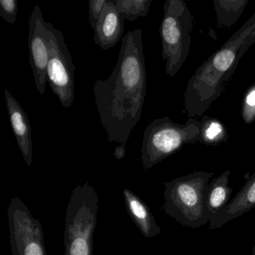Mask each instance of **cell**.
I'll use <instances>...</instances> for the list:
<instances>
[{
    "mask_svg": "<svg viewBox=\"0 0 255 255\" xmlns=\"http://www.w3.org/2000/svg\"><path fill=\"white\" fill-rule=\"evenodd\" d=\"M147 89L143 31H129L122 38L117 63L107 80L93 86L95 104L110 142L127 144L142 115Z\"/></svg>",
    "mask_w": 255,
    "mask_h": 255,
    "instance_id": "obj_1",
    "label": "cell"
},
{
    "mask_svg": "<svg viewBox=\"0 0 255 255\" xmlns=\"http://www.w3.org/2000/svg\"><path fill=\"white\" fill-rule=\"evenodd\" d=\"M255 29V13L194 73L184 92L189 117L203 116L225 90L240 62V48Z\"/></svg>",
    "mask_w": 255,
    "mask_h": 255,
    "instance_id": "obj_2",
    "label": "cell"
},
{
    "mask_svg": "<svg viewBox=\"0 0 255 255\" xmlns=\"http://www.w3.org/2000/svg\"><path fill=\"white\" fill-rule=\"evenodd\" d=\"M214 173L195 171L164 183L165 214L183 226L195 228L209 222L207 194Z\"/></svg>",
    "mask_w": 255,
    "mask_h": 255,
    "instance_id": "obj_3",
    "label": "cell"
},
{
    "mask_svg": "<svg viewBox=\"0 0 255 255\" xmlns=\"http://www.w3.org/2000/svg\"><path fill=\"white\" fill-rule=\"evenodd\" d=\"M99 203L89 181L74 188L65 214V255H92Z\"/></svg>",
    "mask_w": 255,
    "mask_h": 255,
    "instance_id": "obj_4",
    "label": "cell"
},
{
    "mask_svg": "<svg viewBox=\"0 0 255 255\" xmlns=\"http://www.w3.org/2000/svg\"><path fill=\"white\" fill-rule=\"evenodd\" d=\"M201 141V122L189 118L183 125L168 117L154 119L143 135L141 159L147 171L156 164L178 152L186 144Z\"/></svg>",
    "mask_w": 255,
    "mask_h": 255,
    "instance_id": "obj_5",
    "label": "cell"
},
{
    "mask_svg": "<svg viewBox=\"0 0 255 255\" xmlns=\"http://www.w3.org/2000/svg\"><path fill=\"white\" fill-rule=\"evenodd\" d=\"M159 28L162 59L165 71L174 77L183 67L190 51L193 17L186 2L182 0H167Z\"/></svg>",
    "mask_w": 255,
    "mask_h": 255,
    "instance_id": "obj_6",
    "label": "cell"
},
{
    "mask_svg": "<svg viewBox=\"0 0 255 255\" xmlns=\"http://www.w3.org/2000/svg\"><path fill=\"white\" fill-rule=\"evenodd\" d=\"M50 32L47 80L52 92L64 108H71L74 101L76 67L63 34L52 23H47Z\"/></svg>",
    "mask_w": 255,
    "mask_h": 255,
    "instance_id": "obj_7",
    "label": "cell"
},
{
    "mask_svg": "<svg viewBox=\"0 0 255 255\" xmlns=\"http://www.w3.org/2000/svg\"><path fill=\"white\" fill-rule=\"evenodd\" d=\"M7 215L12 255H47L42 225L20 197L11 198Z\"/></svg>",
    "mask_w": 255,
    "mask_h": 255,
    "instance_id": "obj_8",
    "label": "cell"
},
{
    "mask_svg": "<svg viewBox=\"0 0 255 255\" xmlns=\"http://www.w3.org/2000/svg\"><path fill=\"white\" fill-rule=\"evenodd\" d=\"M39 5H35L29 20V63L37 90L44 95L47 84L50 32Z\"/></svg>",
    "mask_w": 255,
    "mask_h": 255,
    "instance_id": "obj_9",
    "label": "cell"
},
{
    "mask_svg": "<svg viewBox=\"0 0 255 255\" xmlns=\"http://www.w3.org/2000/svg\"><path fill=\"white\" fill-rule=\"evenodd\" d=\"M5 98L8 118L14 137L25 162L28 166L30 167L33 156L30 122L23 107L6 89H5Z\"/></svg>",
    "mask_w": 255,
    "mask_h": 255,
    "instance_id": "obj_10",
    "label": "cell"
},
{
    "mask_svg": "<svg viewBox=\"0 0 255 255\" xmlns=\"http://www.w3.org/2000/svg\"><path fill=\"white\" fill-rule=\"evenodd\" d=\"M125 18L116 8L112 0H108L95 30L94 41L102 50L116 47L125 31Z\"/></svg>",
    "mask_w": 255,
    "mask_h": 255,
    "instance_id": "obj_11",
    "label": "cell"
},
{
    "mask_svg": "<svg viewBox=\"0 0 255 255\" xmlns=\"http://www.w3.org/2000/svg\"><path fill=\"white\" fill-rule=\"evenodd\" d=\"M255 207V172L246 180L228 205L213 216L209 222L212 228H220L230 221L237 219Z\"/></svg>",
    "mask_w": 255,
    "mask_h": 255,
    "instance_id": "obj_12",
    "label": "cell"
},
{
    "mask_svg": "<svg viewBox=\"0 0 255 255\" xmlns=\"http://www.w3.org/2000/svg\"><path fill=\"white\" fill-rule=\"evenodd\" d=\"M123 194L128 214L142 235L146 238L159 235L160 228L145 202L129 189H124Z\"/></svg>",
    "mask_w": 255,
    "mask_h": 255,
    "instance_id": "obj_13",
    "label": "cell"
},
{
    "mask_svg": "<svg viewBox=\"0 0 255 255\" xmlns=\"http://www.w3.org/2000/svg\"><path fill=\"white\" fill-rule=\"evenodd\" d=\"M231 171L226 170L215 177L210 184L207 194V211L209 221L224 210L231 201L232 188L229 186Z\"/></svg>",
    "mask_w": 255,
    "mask_h": 255,
    "instance_id": "obj_14",
    "label": "cell"
},
{
    "mask_svg": "<svg viewBox=\"0 0 255 255\" xmlns=\"http://www.w3.org/2000/svg\"><path fill=\"white\" fill-rule=\"evenodd\" d=\"M249 0H213L217 23L222 27H231L240 18Z\"/></svg>",
    "mask_w": 255,
    "mask_h": 255,
    "instance_id": "obj_15",
    "label": "cell"
},
{
    "mask_svg": "<svg viewBox=\"0 0 255 255\" xmlns=\"http://www.w3.org/2000/svg\"><path fill=\"white\" fill-rule=\"evenodd\" d=\"M228 135L226 128L219 119L205 115L201 121V141L208 146H216L226 142Z\"/></svg>",
    "mask_w": 255,
    "mask_h": 255,
    "instance_id": "obj_16",
    "label": "cell"
},
{
    "mask_svg": "<svg viewBox=\"0 0 255 255\" xmlns=\"http://www.w3.org/2000/svg\"><path fill=\"white\" fill-rule=\"evenodd\" d=\"M112 2L125 20L135 21L138 17L147 15L152 0H112Z\"/></svg>",
    "mask_w": 255,
    "mask_h": 255,
    "instance_id": "obj_17",
    "label": "cell"
},
{
    "mask_svg": "<svg viewBox=\"0 0 255 255\" xmlns=\"http://www.w3.org/2000/svg\"><path fill=\"white\" fill-rule=\"evenodd\" d=\"M241 115L246 125H251L255 121V82L245 93Z\"/></svg>",
    "mask_w": 255,
    "mask_h": 255,
    "instance_id": "obj_18",
    "label": "cell"
},
{
    "mask_svg": "<svg viewBox=\"0 0 255 255\" xmlns=\"http://www.w3.org/2000/svg\"><path fill=\"white\" fill-rule=\"evenodd\" d=\"M18 5L16 0L0 1V16L9 24L14 25L17 20Z\"/></svg>",
    "mask_w": 255,
    "mask_h": 255,
    "instance_id": "obj_19",
    "label": "cell"
},
{
    "mask_svg": "<svg viewBox=\"0 0 255 255\" xmlns=\"http://www.w3.org/2000/svg\"><path fill=\"white\" fill-rule=\"evenodd\" d=\"M108 0H91L89 2V22L91 27L95 30L103 10Z\"/></svg>",
    "mask_w": 255,
    "mask_h": 255,
    "instance_id": "obj_20",
    "label": "cell"
},
{
    "mask_svg": "<svg viewBox=\"0 0 255 255\" xmlns=\"http://www.w3.org/2000/svg\"><path fill=\"white\" fill-rule=\"evenodd\" d=\"M254 44H255V29H254L253 32L251 33V35L247 37L246 41L242 45L241 48H240L238 55V58L240 60L243 57V55L246 53V52L249 50V47Z\"/></svg>",
    "mask_w": 255,
    "mask_h": 255,
    "instance_id": "obj_21",
    "label": "cell"
},
{
    "mask_svg": "<svg viewBox=\"0 0 255 255\" xmlns=\"http://www.w3.org/2000/svg\"><path fill=\"white\" fill-rule=\"evenodd\" d=\"M126 146L127 144H119L115 148L114 156L118 160L124 159L126 156Z\"/></svg>",
    "mask_w": 255,
    "mask_h": 255,
    "instance_id": "obj_22",
    "label": "cell"
},
{
    "mask_svg": "<svg viewBox=\"0 0 255 255\" xmlns=\"http://www.w3.org/2000/svg\"><path fill=\"white\" fill-rule=\"evenodd\" d=\"M252 255H255V246L253 247V250H252Z\"/></svg>",
    "mask_w": 255,
    "mask_h": 255,
    "instance_id": "obj_23",
    "label": "cell"
}]
</instances>
